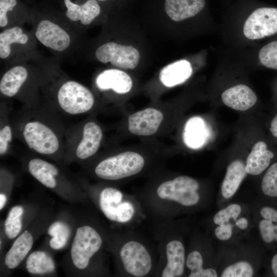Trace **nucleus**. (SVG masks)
<instances>
[{"label":"nucleus","instance_id":"f257e3e1","mask_svg":"<svg viewBox=\"0 0 277 277\" xmlns=\"http://www.w3.org/2000/svg\"><path fill=\"white\" fill-rule=\"evenodd\" d=\"M250 220L249 214L246 213L245 205L231 203L213 215V235L220 242H233L250 230Z\"/></svg>","mask_w":277,"mask_h":277},{"label":"nucleus","instance_id":"f03ea898","mask_svg":"<svg viewBox=\"0 0 277 277\" xmlns=\"http://www.w3.org/2000/svg\"><path fill=\"white\" fill-rule=\"evenodd\" d=\"M145 164L143 157L133 151H126L110 156L95 167L96 175L108 180H120L139 173Z\"/></svg>","mask_w":277,"mask_h":277},{"label":"nucleus","instance_id":"7ed1b4c3","mask_svg":"<svg viewBox=\"0 0 277 277\" xmlns=\"http://www.w3.org/2000/svg\"><path fill=\"white\" fill-rule=\"evenodd\" d=\"M253 214L259 245L265 251L277 250V204L259 197Z\"/></svg>","mask_w":277,"mask_h":277},{"label":"nucleus","instance_id":"20e7f679","mask_svg":"<svg viewBox=\"0 0 277 277\" xmlns=\"http://www.w3.org/2000/svg\"><path fill=\"white\" fill-rule=\"evenodd\" d=\"M199 188L200 184L195 179L181 175L163 183L156 192L161 199L174 201L185 207H191L197 205L201 201Z\"/></svg>","mask_w":277,"mask_h":277},{"label":"nucleus","instance_id":"39448f33","mask_svg":"<svg viewBox=\"0 0 277 277\" xmlns=\"http://www.w3.org/2000/svg\"><path fill=\"white\" fill-rule=\"evenodd\" d=\"M57 101L64 112L72 115L87 112L94 103L91 91L74 81H67L62 84L57 91Z\"/></svg>","mask_w":277,"mask_h":277},{"label":"nucleus","instance_id":"423d86ee","mask_svg":"<svg viewBox=\"0 0 277 277\" xmlns=\"http://www.w3.org/2000/svg\"><path fill=\"white\" fill-rule=\"evenodd\" d=\"M102 244V238L94 228L89 226L78 228L71 249V256L74 266L80 269L86 268L91 258Z\"/></svg>","mask_w":277,"mask_h":277},{"label":"nucleus","instance_id":"0eeeda50","mask_svg":"<svg viewBox=\"0 0 277 277\" xmlns=\"http://www.w3.org/2000/svg\"><path fill=\"white\" fill-rule=\"evenodd\" d=\"M23 136L28 147L38 153L50 155L60 148V141L56 133L48 126L37 121L27 123Z\"/></svg>","mask_w":277,"mask_h":277},{"label":"nucleus","instance_id":"6e6552de","mask_svg":"<svg viewBox=\"0 0 277 277\" xmlns=\"http://www.w3.org/2000/svg\"><path fill=\"white\" fill-rule=\"evenodd\" d=\"M95 56L101 62H110L113 66L122 69H133L140 60L138 51L132 46L109 42L100 46L96 50Z\"/></svg>","mask_w":277,"mask_h":277},{"label":"nucleus","instance_id":"1a4fd4ad","mask_svg":"<svg viewBox=\"0 0 277 277\" xmlns=\"http://www.w3.org/2000/svg\"><path fill=\"white\" fill-rule=\"evenodd\" d=\"M243 32L250 39H260L277 33V8L263 7L256 9L246 21Z\"/></svg>","mask_w":277,"mask_h":277},{"label":"nucleus","instance_id":"9d476101","mask_svg":"<svg viewBox=\"0 0 277 277\" xmlns=\"http://www.w3.org/2000/svg\"><path fill=\"white\" fill-rule=\"evenodd\" d=\"M120 257L125 270L132 276H144L151 269V256L138 242L131 241L125 243L121 249Z\"/></svg>","mask_w":277,"mask_h":277},{"label":"nucleus","instance_id":"9b49d317","mask_svg":"<svg viewBox=\"0 0 277 277\" xmlns=\"http://www.w3.org/2000/svg\"><path fill=\"white\" fill-rule=\"evenodd\" d=\"M35 35L44 46L51 49L62 52L70 46L71 38L69 34L57 24L48 19L38 22Z\"/></svg>","mask_w":277,"mask_h":277},{"label":"nucleus","instance_id":"f8f14e48","mask_svg":"<svg viewBox=\"0 0 277 277\" xmlns=\"http://www.w3.org/2000/svg\"><path fill=\"white\" fill-rule=\"evenodd\" d=\"M163 120V113L154 108L138 111L128 118V130L136 135L149 136L158 130Z\"/></svg>","mask_w":277,"mask_h":277},{"label":"nucleus","instance_id":"ddd939ff","mask_svg":"<svg viewBox=\"0 0 277 277\" xmlns=\"http://www.w3.org/2000/svg\"><path fill=\"white\" fill-rule=\"evenodd\" d=\"M223 103L238 111H246L254 105L257 96L254 92L245 85L240 84L224 91L221 95Z\"/></svg>","mask_w":277,"mask_h":277},{"label":"nucleus","instance_id":"4468645a","mask_svg":"<svg viewBox=\"0 0 277 277\" xmlns=\"http://www.w3.org/2000/svg\"><path fill=\"white\" fill-rule=\"evenodd\" d=\"M95 83L101 90L112 89L119 94L128 93L132 87L130 76L116 69H107L100 73L96 77Z\"/></svg>","mask_w":277,"mask_h":277},{"label":"nucleus","instance_id":"2eb2a0df","mask_svg":"<svg viewBox=\"0 0 277 277\" xmlns=\"http://www.w3.org/2000/svg\"><path fill=\"white\" fill-rule=\"evenodd\" d=\"M102 137V129L97 124L93 122L86 123L82 139L75 150L76 156L85 160L94 155L100 148Z\"/></svg>","mask_w":277,"mask_h":277},{"label":"nucleus","instance_id":"dca6fc26","mask_svg":"<svg viewBox=\"0 0 277 277\" xmlns=\"http://www.w3.org/2000/svg\"><path fill=\"white\" fill-rule=\"evenodd\" d=\"M274 154L269 150L263 141L256 142L248 155L245 163V170L247 174L259 175L271 165Z\"/></svg>","mask_w":277,"mask_h":277},{"label":"nucleus","instance_id":"f3484780","mask_svg":"<svg viewBox=\"0 0 277 277\" xmlns=\"http://www.w3.org/2000/svg\"><path fill=\"white\" fill-rule=\"evenodd\" d=\"M209 136V127L201 117L193 116L187 121L184 129L183 141L188 148L193 149L201 148L207 143Z\"/></svg>","mask_w":277,"mask_h":277},{"label":"nucleus","instance_id":"a211bd4d","mask_svg":"<svg viewBox=\"0 0 277 277\" xmlns=\"http://www.w3.org/2000/svg\"><path fill=\"white\" fill-rule=\"evenodd\" d=\"M167 262L162 273L163 277H178L182 276L186 265L185 247L180 241L174 240L166 246Z\"/></svg>","mask_w":277,"mask_h":277},{"label":"nucleus","instance_id":"6ab92c4d","mask_svg":"<svg viewBox=\"0 0 277 277\" xmlns=\"http://www.w3.org/2000/svg\"><path fill=\"white\" fill-rule=\"evenodd\" d=\"M247 173L245 164L240 160H236L227 166L221 188L222 197L225 200L231 199L238 191Z\"/></svg>","mask_w":277,"mask_h":277},{"label":"nucleus","instance_id":"aec40b11","mask_svg":"<svg viewBox=\"0 0 277 277\" xmlns=\"http://www.w3.org/2000/svg\"><path fill=\"white\" fill-rule=\"evenodd\" d=\"M205 5V0H166L165 10L171 19L179 22L195 15Z\"/></svg>","mask_w":277,"mask_h":277},{"label":"nucleus","instance_id":"412c9836","mask_svg":"<svg viewBox=\"0 0 277 277\" xmlns=\"http://www.w3.org/2000/svg\"><path fill=\"white\" fill-rule=\"evenodd\" d=\"M67 8L66 16L72 22H80L83 25H89L100 14V6L96 0H88L78 5L70 0H64Z\"/></svg>","mask_w":277,"mask_h":277},{"label":"nucleus","instance_id":"4be33fe9","mask_svg":"<svg viewBox=\"0 0 277 277\" xmlns=\"http://www.w3.org/2000/svg\"><path fill=\"white\" fill-rule=\"evenodd\" d=\"M192 68L190 63L185 60L176 61L165 67L160 73L161 82L171 87L185 82L191 75Z\"/></svg>","mask_w":277,"mask_h":277},{"label":"nucleus","instance_id":"5701e85b","mask_svg":"<svg viewBox=\"0 0 277 277\" xmlns=\"http://www.w3.org/2000/svg\"><path fill=\"white\" fill-rule=\"evenodd\" d=\"M28 75L27 69L23 66H15L9 69L0 81L1 94L8 97L15 95L26 81Z\"/></svg>","mask_w":277,"mask_h":277},{"label":"nucleus","instance_id":"b1692460","mask_svg":"<svg viewBox=\"0 0 277 277\" xmlns=\"http://www.w3.org/2000/svg\"><path fill=\"white\" fill-rule=\"evenodd\" d=\"M33 243L32 234L25 231L16 239L7 253L5 259L6 266L9 269L16 268L28 253Z\"/></svg>","mask_w":277,"mask_h":277},{"label":"nucleus","instance_id":"393cba45","mask_svg":"<svg viewBox=\"0 0 277 277\" xmlns=\"http://www.w3.org/2000/svg\"><path fill=\"white\" fill-rule=\"evenodd\" d=\"M30 174L46 187L53 188L56 185L55 176L58 173L53 164L41 159H33L28 163Z\"/></svg>","mask_w":277,"mask_h":277},{"label":"nucleus","instance_id":"a878e982","mask_svg":"<svg viewBox=\"0 0 277 277\" xmlns=\"http://www.w3.org/2000/svg\"><path fill=\"white\" fill-rule=\"evenodd\" d=\"M260 264H254L247 258H239L226 264L219 271L221 277H252L258 271Z\"/></svg>","mask_w":277,"mask_h":277},{"label":"nucleus","instance_id":"bb28decb","mask_svg":"<svg viewBox=\"0 0 277 277\" xmlns=\"http://www.w3.org/2000/svg\"><path fill=\"white\" fill-rule=\"evenodd\" d=\"M122 193L115 188L107 187L102 191L100 195V206L107 219L116 222L117 209L122 202Z\"/></svg>","mask_w":277,"mask_h":277},{"label":"nucleus","instance_id":"cd10ccee","mask_svg":"<svg viewBox=\"0 0 277 277\" xmlns=\"http://www.w3.org/2000/svg\"><path fill=\"white\" fill-rule=\"evenodd\" d=\"M28 41V35L20 27L14 26L6 29L0 33L1 58L6 59L10 56L13 44L24 45Z\"/></svg>","mask_w":277,"mask_h":277},{"label":"nucleus","instance_id":"c85d7f7f","mask_svg":"<svg viewBox=\"0 0 277 277\" xmlns=\"http://www.w3.org/2000/svg\"><path fill=\"white\" fill-rule=\"evenodd\" d=\"M260 198L277 204V161L264 172L260 184Z\"/></svg>","mask_w":277,"mask_h":277},{"label":"nucleus","instance_id":"c756f323","mask_svg":"<svg viewBox=\"0 0 277 277\" xmlns=\"http://www.w3.org/2000/svg\"><path fill=\"white\" fill-rule=\"evenodd\" d=\"M55 264L51 257L47 253L36 251L31 253L26 261V268L32 274H44L52 272Z\"/></svg>","mask_w":277,"mask_h":277},{"label":"nucleus","instance_id":"7c9ffc66","mask_svg":"<svg viewBox=\"0 0 277 277\" xmlns=\"http://www.w3.org/2000/svg\"><path fill=\"white\" fill-rule=\"evenodd\" d=\"M202 253L195 250L190 252L186 259V266L190 270L189 277H217V270L208 269L204 265Z\"/></svg>","mask_w":277,"mask_h":277},{"label":"nucleus","instance_id":"2f4dec72","mask_svg":"<svg viewBox=\"0 0 277 277\" xmlns=\"http://www.w3.org/2000/svg\"><path fill=\"white\" fill-rule=\"evenodd\" d=\"M48 232L52 237L49 242L50 247L58 250L66 245L70 234V229L65 223L57 221L50 226Z\"/></svg>","mask_w":277,"mask_h":277},{"label":"nucleus","instance_id":"473e14b6","mask_svg":"<svg viewBox=\"0 0 277 277\" xmlns=\"http://www.w3.org/2000/svg\"><path fill=\"white\" fill-rule=\"evenodd\" d=\"M23 213V208L20 206H15L10 210L5 222V231L8 238H15L21 232L22 228L21 216Z\"/></svg>","mask_w":277,"mask_h":277},{"label":"nucleus","instance_id":"72a5a7b5","mask_svg":"<svg viewBox=\"0 0 277 277\" xmlns=\"http://www.w3.org/2000/svg\"><path fill=\"white\" fill-rule=\"evenodd\" d=\"M259 58L265 67L277 69V41L263 47L259 52Z\"/></svg>","mask_w":277,"mask_h":277},{"label":"nucleus","instance_id":"f704fd0d","mask_svg":"<svg viewBox=\"0 0 277 277\" xmlns=\"http://www.w3.org/2000/svg\"><path fill=\"white\" fill-rule=\"evenodd\" d=\"M134 214L133 205L129 202H123L120 205L116 213V222L126 223L131 220Z\"/></svg>","mask_w":277,"mask_h":277},{"label":"nucleus","instance_id":"c9c22d12","mask_svg":"<svg viewBox=\"0 0 277 277\" xmlns=\"http://www.w3.org/2000/svg\"><path fill=\"white\" fill-rule=\"evenodd\" d=\"M16 0H0V27H5L8 23L7 13L16 5Z\"/></svg>","mask_w":277,"mask_h":277},{"label":"nucleus","instance_id":"e433bc0d","mask_svg":"<svg viewBox=\"0 0 277 277\" xmlns=\"http://www.w3.org/2000/svg\"><path fill=\"white\" fill-rule=\"evenodd\" d=\"M12 138V132L9 125H5L0 130V154L1 155L6 153L9 143Z\"/></svg>","mask_w":277,"mask_h":277},{"label":"nucleus","instance_id":"4c0bfd02","mask_svg":"<svg viewBox=\"0 0 277 277\" xmlns=\"http://www.w3.org/2000/svg\"><path fill=\"white\" fill-rule=\"evenodd\" d=\"M264 263L267 274L277 277V250L270 252V255L265 259Z\"/></svg>","mask_w":277,"mask_h":277},{"label":"nucleus","instance_id":"58836bf2","mask_svg":"<svg viewBox=\"0 0 277 277\" xmlns=\"http://www.w3.org/2000/svg\"><path fill=\"white\" fill-rule=\"evenodd\" d=\"M269 129L272 135L277 138V113L271 122Z\"/></svg>","mask_w":277,"mask_h":277},{"label":"nucleus","instance_id":"ea45409f","mask_svg":"<svg viewBox=\"0 0 277 277\" xmlns=\"http://www.w3.org/2000/svg\"><path fill=\"white\" fill-rule=\"evenodd\" d=\"M7 197L6 196L3 194L1 193L0 194V209H2V208L4 207V206L5 205V203L6 202Z\"/></svg>","mask_w":277,"mask_h":277},{"label":"nucleus","instance_id":"a19ab883","mask_svg":"<svg viewBox=\"0 0 277 277\" xmlns=\"http://www.w3.org/2000/svg\"><path fill=\"white\" fill-rule=\"evenodd\" d=\"M97 1H100V2H103V1H105L106 0H96Z\"/></svg>","mask_w":277,"mask_h":277}]
</instances>
